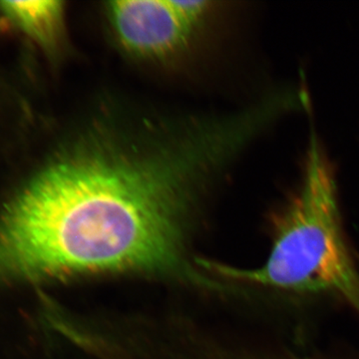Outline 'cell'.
<instances>
[{"instance_id":"1","label":"cell","mask_w":359,"mask_h":359,"mask_svg":"<svg viewBox=\"0 0 359 359\" xmlns=\"http://www.w3.org/2000/svg\"><path fill=\"white\" fill-rule=\"evenodd\" d=\"M85 130L0 214V285L85 273L196 276L184 254L200 187L240 151L212 120L177 135Z\"/></svg>"},{"instance_id":"2","label":"cell","mask_w":359,"mask_h":359,"mask_svg":"<svg viewBox=\"0 0 359 359\" xmlns=\"http://www.w3.org/2000/svg\"><path fill=\"white\" fill-rule=\"evenodd\" d=\"M224 273L271 290L335 295L359 311V273L342 230L334 167L316 133L299 185L273 217L266 263Z\"/></svg>"},{"instance_id":"3","label":"cell","mask_w":359,"mask_h":359,"mask_svg":"<svg viewBox=\"0 0 359 359\" xmlns=\"http://www.w3.org/2000/svg\"><path fill=\"white\" fill-rule=\"evenodd\" d=\"M120 44L135 56L160 58L182 48L196 27L172 0H119L107 7Z\"/></svg>"},{"instance_id":"4","label":"cell","mask_w":359,"mask_h":359,"mask_svg":"<svg viewBox=\"0 0 359 359\" xmlns=\"http://www.w3.org/2000/svg\"><path fill=\"white\" fill-rule=\"evenodd\" d=\"M0 9L42 47L53 49L63 30L65 8L60 1H2Z\"/></svg>"}]
</instances>
